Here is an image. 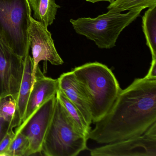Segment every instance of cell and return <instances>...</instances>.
<instances>
[{"instance_id": "8fae6325", "label": "cell", "mask_w": 156, "mask_h": 156, "mask_svg": "<svg viewBox=\"0 0 156 156\" xmlns=\"http://www.w3.org/2000/svg\"><path fill=\"white\" fill-rule=\"evenodd\" d=\"M58 80L59 89L77 108L87 123L91 126L92 118L89 101L73 72L64 73Z\"/></svg>"}, {"instance_id": "277c9868", "label": "cell", "mask_w": 156, "mask_h": 156, "mask_svg": "<svg viewBox=\"0 0 156 156\" xmlns=\"http://www.w3.org/2000/svg\"><path fill=\"white\" fill-rule=\"evenodd\" d=\"M143 9H134L124 14L108 11L97 18L71 19L70 21L76 33L94 42L100 49H109L115 46L122 31L140 16Z\"/></svg>"}, {"instance_id": "603a6c76", "label": "cell", "mask_w": 156, "mask_h": 156, "mask_svg": "<svg viewBox=\"0 0 156 156\" xmlns=\"http://www.w3.org/2000/svg\"><path fill=\"white\" fill-rule=\"evenodd\" d=\"M1 98H0V100H1Z\"/></svg>"}, {"instance_id": "ac0fdd59", "label": "cell", "mask_w": 156, "mask_h": 156, "mask_svg": "<svg viewBox=\"0 0 156 156\" xmlns=\"http://www.w3.org/2000/svg\"><path fill=\"white\" fill-rule=\"evenodd\" d=\"M29 147L27 137L21 132H18L10 145L7 156H25Z\"/></svg>"}, {"instance_id": "cb8c5ba5", "label": "cell", "mask_w": 156, "mask_h": 156, "mask_svg": "<svg viewBox=\"0 0 156 156\" xmlns=\"http://www.w3.org/2000/svg\"><path fill=\"white\" fill-rule=\"evenodd\" d=\"M0 98H1V97H0Z\"/></svg>"}, {"instance_id": "ba28073f", "label": "cell", "mask_w": 156, "mask_h": 156, "mask_svg": "<svg viewBox=\"0 0 156 156\" xmlns=\"http://www.w3.org/2000/svg\"><path fill=\"white\" fill-rule=\"evenodd\" d=\"M56 95L44 102L25 123L15 129L29 140V147L25 156L41 152L42 146L53 114Z\"/></svg>"}, {"instance_id": "7a4b0ae2", "label": "cell", "mask_w": 156, "mask_h": 156, "mask_svg": "<svg viewBox=\"0 0 156 156\" xmlns=\"http://www.w3.org/2000/svg\"><path fill=\"white\" fill-rule=\"evenodd\" d=\"M89 101L94 124L104 117L121 90L111 69L100 63H87L72 70Z\"/></svg>"}, {"instance_id": "7402d4cb", "label": "cell", "mask_w": 156, "mask_h": 156, "mask_svg": "<svg viewBox=\"0 0 156 156\" xmlns=\"http://www.w3.org/2000/svg\"><path fill=\"white\" fill-rule=\"evenodd\" d=\"M86 1L87 2H88L93 3H96V2L102 1L108 2H109V3H111L115 1V0H86Z\"/></svg>"}, {"instance_id": "52a82bcc", "label": "cell", "mask_w": 156, "mask_h": 156, "mask_svg": "<svg viewBox=\"0 0 156 156\" xmlns=\"http://www.w3.org/2000/svg\"><path fill=\"white\" fill-rule=\"evenodd\" d=\"M24 70V59L0 37V97L17 102Z\"/></svg>"}, {"instance_id": "7c38bea8", "label": "cell", "mask_w": 156, "mask_h": 156, "mask_svg": "<svg viewBox=\"0 0 156 156\" xmlns=\"http://www.w3.org/2000/svg\"><path fill=\"white\" fill-rule=\"evenodd\" d=\"M33 61L30 53L24 59V70L17 101V110L21 124L25 115L29 96L32 86ZM21 125V124H20Z\"/></svg>"}, {"instance_id": "30bf717a", "label": "cell", "mask_w": 156, "mask_h": 156, "mask_svg": "<svg viewBox=\"0 0 156 156\" xmlns=\"http://www.w3.org/2000/svg\"><path fill=\"white\" fill-rule=\"evenodd\" d=\"M58 89V79L45 76L39 66L36 69L34 82L22 123L26 122L44 102L56 95Z\"/></svg>"}, {"instance_id": "5b68a950", "label": "cell", "mask_w": 156, "mask_h": 156, "mask_svg": "<svg viewBox=\"0 0 156 156\" xmlns=\"http://www.w3.org/2000/svg\"><path fill=\"white\" fill-rule=\"evenodd\" d=\"M31 9L28 0H0V37L23 59L30 53Z\"/></svg>"}, {"instance_id": "4fadbf2b", "label": "cell", "mask_w": 156, "mask_h": 156, "mask_svg": "<svg viewBox=\"0 0 156 156\" xmlns=\"http://www.w3.org/2000/svg\"><path fill=\"white\" fill-rule=\"evenodd\" d=\"M31 10L33 11V18L48 28L55 20L58 9L55 0H28Z\"/></svg>"}, {"instance_id": "d6986e66", "label": "cell", "mask_w": 156, "mask_h": 156, "mask_svg": "<svg viewBox=\"0 0 156 156\" xmlns=\"http://www.w3.org/2000/svg\"><path fill=\"white\" fill-rule=\"evenodd\" d=\"M15 136V130H13V129H11L0 141V156H7L10 145Z\"/></svg>"}, {"instance_id": "2e32d148", "label": "cell", "mask_w": 156, "mask_h": 156, "mask_svg": "<svg viewBox=\"0 0 156 156\" xmlns=\"http://www.w3.org/2000/svg\"><path fill=\"white\" fill-rule=\"evenodd\" d=\"M156 6V0H115L107 9L110 12L121 13L136 9L153 8Z\"/></svg>"}, {"instance_id": "ffe728a7", "label": "cell", "mask_w": 156, "mask_h": 156, "mask_svg": "<svg viewBox=\"0 0 156 156\" xmlns=\"http://www.w3.org/2000/svg\"><path fill=\"white\" fill-rule=\"evenodd\" d=\"M16 128V126L11 122L0 117V141L10 130Z\"/></svg>"}, {"instance_id": "3957f363", "label": "cell", "mask_w": 156, "mask_h": 156, "mask_svg": "<svg viewBox=\"0 0 156 156\" xmlns=\"http://www.w3.org/2000/svg\"><path fill=\"white\" fill-rule=\"evenodd\" d=\"M87 140L56 96L53 114L41 153L46 156H76L88 150Z\"/></svg>"}, {"instance_id": "6da1fadb", "label": "cell", "mask_w": 156, "mask_h": 156, "mask_svg": "<svg viewBox=\"0 0 156 156\" xmlns=\"http://www.w3.org/2000/svg\"><path fill=\"white\" fill-rule=\"evenodd\" d=\"M156 123V78H136L121 89L87 138L108 144L144 134Z\"/></svg>"}, {"instance_id": "44dd1931", "label": "cell", "mask_w": 156, "mask_h": 156, "mask_svg": "<svg viewBox=\"0 0 156 156\" xmlns=\"http://www.w3.org/2000/svg\"><path fill=\"white\" fill-rule=\"evenodd\" d=\"M146 76L149 78H156V60H152L150 68Z\"/></svg>"}, {"instance_id": "9a60e30c", "label": "cell", "mask_w": 156, "mask_h": 156, "mask_svg": "<svg viewBox=\"0 0 156 156\" xmlns=\"http://www.w3.org/2000/svg\"><path fill=\"white\" fill-rule=\"evenodd\" d=\"M56 96L63 106L69 116L72 119L76 126L82 134L87 138L92 129L77 108L67 98L64 94L59 89L57 90Z\"/></svg>"}, {"instance_id": "5bb4252c", "label": "cell", "mask_w": 156, "mask_h": 156, "mask_svg": "<svg viewBox=\"0 0 156 156\" xmlns=\"http://www.w3.org/2000/svg\"><path fill=\"white\" fill-rule=\"evenodd\" d=\"M142 26L152 60H156V6L150 8L144 13Z\"/></svg>"}, {"instance_id": "9c48e42d", "label": "cell", "mask_w": 156, "mask_h": 156, "mask_svg": "<svg viewBox=\"0 0 156 156\" xmlns=\"http://www.w3.org/2000/svg\"><path fill=\"white\" fill-rule=\"evenodd\" d=\"M29 41L32 55L33 85L36 69L40 62H49L52 65L58 66L63 64L64 62L57 52L51 34L48 30V28L32 17L30 19Z\"/></svg>"}, {"instance_id": "e0dca14e", "label": "cell", "mask_w": 156, "mask_h": 156, "mask_svg": "<svg viewBox=\"0 0 156 156\" xmlns=\"http://www.w3.org/2000/svg\"><path fill=\"white\" fill-rule=\"evenodd\" d=\"M0 117L11 122L16 127L20 125L17 102L11 97L1 98L0 100Z\"/></svg>"}, {"instance_id": "8992f818", "label": "cell", "mask_w": 156, "mask_h": 156, "mask_svg": "<svg viewBox=\"0 0 156 156\" xmlns=\"http://www.w3.org/2000/svg\"><path fill=\"white\" fill-rule=\"evenodd\" d=\"M92 156H156V123L144 134L90 150Z\"/></svg>"}]
</instances>
